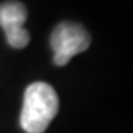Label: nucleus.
<instances>
[{
    "instance_id": "nucleus-1",
    "label": "nucleus",
    "mask_w": 133,
    "mask_h": 133,
    "mask_svg": "<svg viewBox=\"0 0 133 133\" xmlns=\"http://www.w3.org/2000/svg\"><path fill=\"white\" fill-rule=\"evenodd\" d=\"M59 99L55 89L44 81H36L27 87L19 124L25 133H43L56 117Z\"/></svg>"
},
{
    "instance_id": "nucleus-3",
    "label": "nucleus",
    "mask_w": 133,
    "mask_h": 133,
    "mask_svg": "<svg viewBox=\"0 0 133 133\" xmlns=\"http://www.w3.org/2000/svg\"><path fill=\"white\" fill-rule=\"evenodd\" d=\"M27 15V8L21 2L9 0L0 5V27L6 42L15 49H22L30 43V33L24 28Z\"/></svg>"
},
{
    "instance_id": "nucleus-2",
    "label": "nucleus",
    "mask_w": 133,
    "mask_h": 133,
    "mask_svg": "<svg viewBox=\"0 0 133 133\" xmlns=\"http://www.w3.org/2000/svg\"><path fill=\"white\" fill-rule=\"evenodd\" d=\"M90 46V34L81 24L64 21L53 28L50 48L53 50V64L64 66L77 53L84 52Z\"/></svg>"
}]
</instances>
